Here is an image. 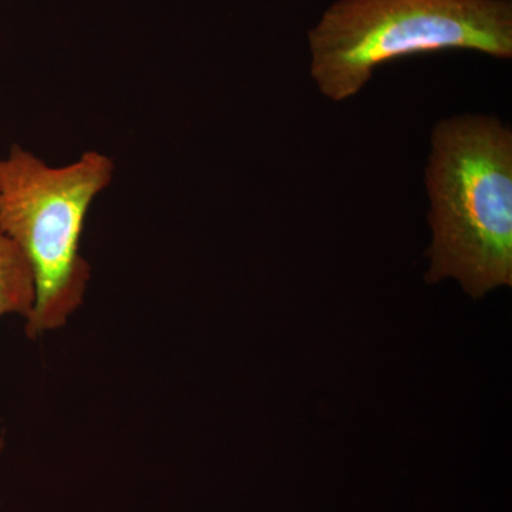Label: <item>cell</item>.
Listing matches in <instances>:
<instances>
[{"label":"cell","mask_w":512,"mask_h":512,"mask_svg":"<svg viewBox=\"0 0 512 512\" xmlns=\"http://www.w3.org/2000/svg\"><path fill=\"white\" fill-rule=\"evenodd\" d=\"M433 242L426 281L480 299L512 285V131L484 114L441 120L426 167Z\"/></svg>","instance_id":"obj_1"},{"label":"cell","mask_w":512,"mask_h":512,"mask_svg":"<svg viewBox=\"0 0 512 512\" xmlns=\"http://www.w3.org/2000/svg\"><path fill=\"white\" fill-rule=\"evenodd\" d=\"M322 96H356L377 67L403 57L471 50L512 57L511 0H339L309 32Z\"/></svg>","instance_id":"obj_2"},{"label":"cell","mask_w":512,"mask_h":512,"mask_svg":"<svg viewBox=\"0 0 512 512\" xmlns=\"http://www.w3.org/2000/svg\"><path fill=\"white\" fill-rule=\"evenodd\" d=\"M114 168L110 157L94 150L63 167L18 144L0 157V228L22 249L35 279L25 326L30 339L63 328L84 303L92 278L82 254L84 225Z\"/></svg>","instance_id":"obj_3"},{"label":"cell","mask_w":512,"mask_h":512,"mask_svg":"<svg viewBox=\"0 0 512 512\" xmlns=\"http://www.w3.org/2000/svg\"><path fill=\"white\" fill-rule=\"evenodd\" d=\"M35 305V279L28 258L0 228V319H28Z\"/></svg>","instance_id":"obj_4"},{"label":"cell","mask_w":512,"mask_h":512,"mask_svg":"<svg viewBox=\"0 0 512 512\" xmlns=\"http://www.w3.org/2000/svg\"><path fill=\"white\" fill-rule=\"evenodd\" d=\"M3 448H5V437L0 436V456H2Z\"/></svg>","instance_id":"obj_5"}]
</instances>
